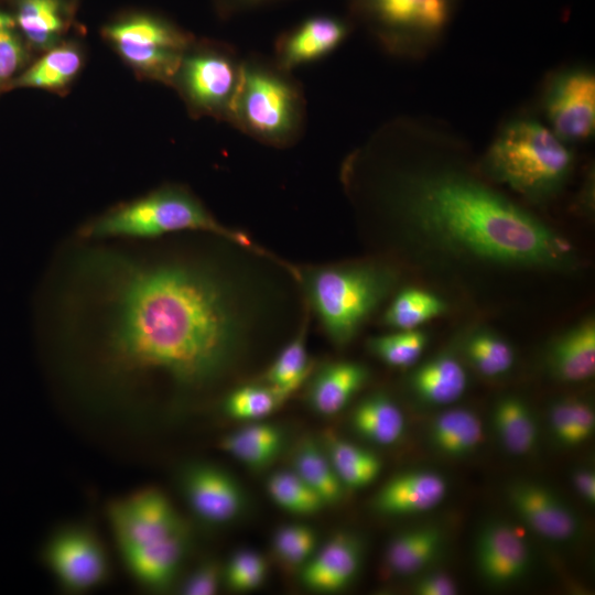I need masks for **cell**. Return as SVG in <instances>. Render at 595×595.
Segmentation results:
<instances>
[{
	"label": "cell",
	"instance_id": "cell-1",
	"mask_svg": "<svg viewBox=\"0 0 595 595\" xmlns=\"http://www.w3.org/2000/svg\"><path fill=\"white\" fill-rule=\"evenodd\" d=\"M99 328L101 367L118 382L164 377L201 388L230 365L244 320L231 288L197 263L108 258Z\"/></svg>",
	"mask_w": 595,
	"mask_h": 595
},
{
	"label": "cell",
	"instance_id": "cell-2",
	"mask_svg": "<svg viewBox=\"0 0 595 595\" xmlns=\"http://www.w3.org/2000/svg\"><path fill=\"white\" fill-rule=\"evenodd\" d=\"M387 174L376 188L381 206L425 249L502 268L565 271L576 264L564 237L472 175L441 167Z\"/></svg>",
	"mask_w": 595,
	"mask_h": 595
},
{
	"label": "cell",
	"instance_id": "cell-3",
	"mask_svg": "<svg viewBox=\"0 0 595 595\" xmlns=\"http://www.w3.org/2000/svg\"><path fill=\"white\" fill-rule=\"evenodd\" d=\"M108 521L132 577L153 591L176 576L187 547V530L166 495L144 487L111 500Z\"/></svg>",
	"mask_w": 595,
	"mask_h": 595
},
{
	"label": "cell",
	"instance_id": "cell-4",
	"mask_svg": "<svg viewBox=\"0 0 595 595\" xmlns=\"http://www.w3.org/2000/svg\"><path fill=\"white\" fill-rule=\"evenodd\" d=\"M227 121L263 144L292 147L305 129L306 100L302 85L273 58L249 54L242 57L239 85Z\"/></svg>",
	"mask_w": 595,
	"mask_h": 595
},
{
	"label": "cell",
	"instance_id": "cell-5",
	"mask_svg": "<svg viewBox=\"0 0 595 595\" xmlns=\"http://www.w3.org/2000/svg\"><path fill=\"white\" fill-rule=\"evenodd\" d=\"M550 128L530 119L506 125L488 148L483 170L522 196L541 202L567 181L573 153Z\"/></svg>",
	"mask_w": 595,
	"mask_h": 595
},
{
	"label": "cell",
	"instance_id": "cell-6",
	"mask_svg": "<svg viewBox=\"0 0 595 595\" xmlns=\"http://www.w3.org/2000/svg\"><path fill=\"white\" fill-rule=\"evenodd\" d=\"M205 231L258 249L242 232L219 224L202 202L182 185L167 184L120 203L85 223L84 239H153L178 231Z\"/></svg>",
	"mask_w": 595,
	"mask_h": 595
},
{
	"label": "cell",
	"instance_id": "cell-7",
	"mask_svg": "<svg viewBox=\"0 0 595 595\" xmlns=\"http://www.w3.org/2000/svg\"><path fill=\"white\" fill-rule=\"evenodd\" d=\"M394 282V272L377 263L316 268L304 278L309 300L337 345L355 337Z\"/></svg>",
	"mask_w": 595,
	"mask_h": 595
},
{
	"label": "cell",
	"instance_id": "cell-8",
	"mask_svg": "<svg viewBox=\"0 0 595 595\" xmlns=\"http://www.w3.org/2000/svg\"><path fill=\"white\" fill-rule=\"evenodd\" d=\"M242 57L231 45L196 40L183 53L173 86L191 115L228 120L241 73Z\"/></svg>",
	"mask_w": 595,
	"mask_h": 595
},
{
	"label": "cell",
	"instance_id": "cell-9",
	"mask_svg": "<svg viewBox=\"0 0 595 595\" xmlns=\"http://www.w3.org/2000/svg\"><path fill=\"white\" fill-rule=\"evenodd\" d=\"M102 35L137 75L166 85L194 40L171 21L148 13L120 18L105 26Z\"/></svg>",
	"mask_w": 595,
	"mask_h": 595
},
{
	"label": "cell",
	"instance_id": "cell-10",
	"mask_svg": "<svg viewBox=\"0 0 595 595\" xmlns=\"http://www.w3.org/2000/svg\"><path fill=\"white\" fill-rule=\"evenodd\" d=\"M351 14L393 53H404L441 35L455 0H348Z\"/></svg>",
	"mask_w": 595,
	"mask_h": 595
},
{
	"label": "cell",
	"instance_id": "cell-11",
	"mask_svg": "<svg viewBox=\"0 0 595 595\" xmlns=\"http://www.w3.org/2000/svg\"><path fill=\"white\" fill-rule=\"evenodd\" d=\"M43 561L58 585L69 593H85L100 586L108 577L107 553L90 530L67 526L47 540Z\"/></svg>",
	"mask_w": 595,
	"mask_h": 595
},
{
	"label": "cell",
	"instance_id": "cell-12",
	"mask_svg": "<svg viewBox=\"0 0 595 595\" xmlns=\"http://www.w3.org/2000/svg\"><path fill=\"white\" fill-rule=\"evenodd\" d=\"M544 110L551 130L564 142L588 139L595 127V77L584 68L559 74L549 85Z\"/></svg>",
	"mask_w": 595,
	"mask_h": 595
},
{
	"label": "cell",
	"instance_id": "cell-13",
	"mask_svg": "<svg viewBox=\"0 0 595 595\" xmlns=\"http://www.w3.org/2000/svg\"><path fill=\"white\" fill-rule=\"evenodd\" d=\"M507 499L518 517L537 534L553 542H571L581 533L577 513L544 485L518 480L509 485Z\"/></svg>",
	"mask_w": 595,
	"mask_h": 595
},
{
	"label": "cell",
	"instance_id": "cell-14",
	"mask_svg": "<svg viewBox=\"0 0 595 595\" xmlns=\"http://www.w3.org/2000/svg\"><path fill=\"white\" fill-rule=\"evenodd\" d=\"M350 32L349 21L332 14H314L279 34L273 61L292 72L317 62L338 48Z\"/></svg>",
	"mask_w": 595,
	"mask_h": 595
},
{
	"label": "cell",
	"instance_id": "cell-15",
	"mask_svg": "<svg viewBox=\"0 0 595 595\" xmlns=\"http://www.w3.org/2000/svg\"><path fill=\"white\" fill-rule=\"evenodd\" d=\"M475 558L480 575L496 586L520 580L531 561L527 542L504 521H490L482 527L476 538Z\"/></svg>",
	"mask_w": 595,
	"mask_h": 595
},
{
	"label": "cell",
	"instance_id": "cell-16",
	"mask_svg": "<svg viewBox=\"0 0 595 595\" xmlns=\"http://www.w3.org/2000/svg\"><path fill=\"white\" fill-rule=\"evenodd\" d=\"M182 489L193 512L208 523H224L241 509L242 494L232 477L209 464L188 466L182 475Z\"/></svg>",
	"mask_w": 595,
	"mask_h": 595
},
{
	"label": "cell",
	"instance_id": "cell-17",
	"mask_svg": "<svg viewBox=\"0 0 595 595\" xmlns=\"http://www.w3.org/2000/svg\"><path fill=\"white\" fill-rule=\"evenodd\" d=\"M446 493L447 483L441 474L410 470L390 479L376 495L374 506L383 515H418L440 505Z\"/></svg>",
	"mask_w": 595,
	"mask_h": 595
},
{
	"label": "cell",
	"instance_id": "cell-18",
	"mask_svg": "<svg viewBox=\"0 0 595 595\" xmlns=\"http://www.w3.org/2000/svg\"><path fill=\"white\" fill-rule=\"evenodd\" d=\"M360 563L361 548L358 540L351 534L339 533L307 562L302 580L315 591H340L355 578Z\"/></svg>",
	"mask_w": 595,
	"mask_h": 595
},
{
	"label": "cell",
	"instance_id": "cell-19",
	"mask_svg": "<svg viewBox=\"0 0 595 595\" xmlns=\"http://www.w3.org/2000/svg\"><path fill=\"white\" fill-rule=\"evenodd\" d=\"M548 365L564 382L587 380L595 372V324L586 318L559 336L551 345Z\"/></svg>",
	"mask_w": 595,
	"mask_h": 595
},
{
	"label": "cell",
	"instance_id": "cell-20",
	"mask_svg": "<svg viewBox=\"0 0 595 595\" xmlns=\"http://www.w3.org/2000/svg\"><path fill=\"white\" fill-rule=\"evenodd\" d=\"M84 65L82 48L74 42H60L25 67L11 86L29 87L52 93L65 91Z\"/></svg>",
	"mask_w": 595,
	"mask_h": 595
},
{
	"label": "cell",
	"instance_id": "cell-21",
	"mask_svg": "<svg viewBox=\"0 0 595 595\" xmlns=\"http://www.w3.org/2000/svg\"><path fill=\"white\" fill-rule=\"evenodd\" d=\"M467 374L461 361L450 353L425 361L412 374L410 383L416 397L432 405L451 404L467 388Z\"/></svg>",
	"mask_w": 595,
	"mask_h": 595
},
{
	"label": "cell",
	"instance_id": "cell-22",
	"mask_svg": "<svg viewBox=\"0 0 595 595\" xmlns=\"http://www.w3.org/2000/svg\"><path fill=\"white\" fill-rule=\"evenodd\" d=\"M367 378L368 371L360 364H331L316 375L311 385V404L323 415H334L347 405Z\"/></svg>",
	"mask_w": 595,
	"mask_h": 595
},
{
	"label": "cell",
	"instance_id": "cell-23",
	"mask_svg": "<svg viewBox=\"0 0 595 595\" xmlns=\"http://www.w3.org/2000/svg\"><path fill=\"white\" fill-rule=\"evenodd\" d=\"M443 536L433 526H422L397 534L388 544L385 565L398 576H409L424 570L441 551Z\"/></svg>",
	"mask_w": 595,
	"mask_h": 595
},
{
	"label": "cell",
	"instance_id": "cell-24",
	"mask_svg": "<svg viewBox=\"0 0 595 595\" xmlns=\"http://www.w3.org/2000/svg\"><path fill=\"white\" fill-rule=\"evenodd\" d=\"M429 437L435 450L450 457H464L476 451L484 439L482 421L469 409L453 408L431 422Z\"/></svg>",
	"mask_w": 595,
	"mask_h": 595
},
{
	"label": "cell",
	"instance_id": "cell-25",
	"mask_svg": "<svg viewBox=\"0 0 595 595\" xmlns=\"http://www.w3.org/2000/svg\"><path fill=\"white\" fill-rule=\"evenodd\" d=\"M14 20L26 42L41 51L60 43L67 23L60 0H19Z\"/></svg>",
	"mask_w": 595,
	"mask_h": 595
},
{
	"label": "cell",
	"instance_id": "cell-26",
	"mask_svg": "<svg viewBox=\"0 0 595 595\" xmlns=\"http://www.w3.org/2000/svg\"><path fill=\"white\" fill-rule=\"evenodd\" d=\"M351 423L363 437L379 445L397 443L405 431L402 411L381 393L363 400L354 410Z\"/></svg>",
	"mask_w": 595,
	"mask_h": 595
},
{
	"label": "cell",
	"instance_id": "cell-27",
	"mask_svg": "<svg viewBox=\"0 0 595 595\" xmlns=\"http://www.w3.org/2000/svg\"><path fill=\"white\" fill-rule=\"evenodd\" d=\"M493 423L498 440L509 453L524 455L534 448L538 442L537 422L521 399H500L494 408Z\"/></svg>",
	"mask_w": 595,
	"mask_h": 595
},
{
	"label": "cell",
	"instance_id": "cell-28",
	"mask_svg": "<svg viewBox=\"0 0 595 595\" xmlns=\"http://www.w3.org/2000/svg\"><path fill=\"white\" fill-rule=\"evenodd\" d=\"M327 456L345 487L355 489L372 483L381 472L380 458L333 434L326 439Z\"/></svg>",
	"mask_w": 595,
	"mask_h": 595
},
{
	"label": "cell",
	"instance_id": "cell-29",
	"mask_svg": "<svg viewBox=\"0 0 595 595\" xmlns=\"http://www.w3.org/2000/svg\"><path fill=\"white\" fill-rule=\"evenodd\" d=\"M282 443L281 432L268 424H250L227 435L220 446L250 467H263L277 456Z\"/></svg>",
	"mask_w": 595,
	"mask_h": 595
},
{
	"label": "cell",
	"instance_id": "cell-30",
	"mask_svg": "<svg viewBox=\"0 0 595 595\" xmlns=\"http://www.w3.org/2000/svg\"><path fill=\"white\" fill-rule=\"evenodd\" d=\"M294 473L298 474L325 504L337 502L345 486L339 480L327 456L312 441H304L293 457Z\"/></svg>",
	"mask_w": 595,
	"mask_h": 595
},
{
	"label": "cell",
	"instance_id": "cell-31",
	"mask_svg": "<svg viewBox=\"0 0 595 595\" xmlns=\"http://www.w3.org/2000/svg\"><path fill=\"white\" fill-rule=\"evenodd\" d=\"M445 311L446 303L440 296L425 290L409 288L393 299L383 320L393 328L415 329Z\"/></svg>",
	"mask_w": 595,
	"mask_h": 595
},
{
	"label": "cell",
	"instance_id": "cell-32",
	"mask_svg": "<svg viewBox=\"0 0 595 595\" xmlns=\"http://www.w3.org/2000/svg\"><path fill=\"white\" fill-rule=\"evenodd\" d=\"M465 354L469 364L486 377L506 374L515 361L509 343L488 331L473 333L465 343Z\"/></svg>",
	"mask_w": 595,
	"mask_h": 595
},
{
	"label": "cell",
	"instance_id": "cell-33",
	"mask_svg": "<svg viewBox=\"0 0 595 595\" xmlns=\"http://www.w3.org/2000/svg\"><path fill=\"white\" fill-rule=\"evenodd\" d=\"M267 489L277 505L296 515L315 513L325 505L323 499L293 470L272 474L267 482Z\"/></svg>",
	"mask_w": 595,
	"mask_h": 595
},
{
	"label": "cell",
	"instance_id": "cell-34",
	"mask_svg": "<svg viewBox=\"0 0 595 595\" xmlns=\"http://www.w3.org/2000/svg\"><path fill=\"white\" fill-rule=\"evenodd\" d=\"M305 333L295 336L278 355L266 374L267 382L292 394L309 375L310 365L305 347Z\"/></svg>",
	"mask_w": 595,
	"mask_h": 595
},
{
	"label": "cell",
	"instance_id": "cell-35",
	"mask_svg": "<svg viewBox=\"0 0 595 595\" xmlns=\"http://www.w3.org/2000/svg\"><path fill=\"white\" fill-rule=\"evenodd\" d=\"M290 396L272 386H244L232 391L225 401L228 415L240 420H256L275 411Z\"/></svg>",
	"mask_w": 595,
	"mask_h": 595
},
{
	"label": "cell",
	"instance_id": "cell-36",
	"mask_svg": "<svg viewBox=\"0 0 595 595\" xmlns=\"http://www.w3.org/2000/svg\"><path fill=\"white\" fill-rule=\"evenodd\" d=\"M426 343L428 337L424 332L416 328L400 329V332L370 339L369 348L387 365L408 367L420 358Z\"/></svg>",
	"mask_w": 595,
	"mask_h": 595
},
{
	"label": "cell",
	"instance_id": "cell-37",
	"mask_svg": "<svg viewBox=\"0 0 595 595\" xmlns=\"http://www.w3.org/2000/svg\"><path fill=\"white\" fill-rule=\"evenodd\" d=\"M29 61L15 20L0 11V89L11 86Z\"/></svg>",
	"mask_w": 595,
	"mask_h": 595
},
{
	"label": "cell",
	"instance_id": "cell-38",
	"mask_svg": "<svg viewBox=\"0 0 595 595\" xmlns=\"http://www.w3.org/2000/svg\"><path fill=\"white\" fill-rule=\"evenodd\" d=\"M315 542V534L310 528L290 524L277 531L273 538V550L283 563L293 566L310 558Z\"/></svg>",
	"mask_w": 595,
	"mask_h": 595
},
{
	"label": "cell",
	"instance_id": "cell-39",
	"mask_svg": "<svg viewBox=\"0 0 595 595\" xmlns=\"http://www.w3.org/2000/svg\"><path fill=\"white\" fill-rule=\"evenodd\" d=\"M267 566L263 558L255 551L242 550L229 561L226 575L229 586L236 591H251L264 580Z\"/></svg>",
	"mask_w": 595,
	"mask_h": 595
},
{
	"label": "cell",
	"instance_id": "cell-40",
	"mask_svg": "<svg viewBox=\"0 0 595 595\" xmlns=\"http://www.w3.org/2000/svg\"><path fill=\"white\" fill-rule=\"evenodd\" d=\"M220 572L215 562L208 561L195 569L183 583L186 595H213L219 585Z\"/></svg>",
	"mask_w": 595,
	"mask_h": 595
},
{
	"label": "cell",
	"instance_id": "cell-41",
	"mask_svg": "<svg viewBox=\"0 0 595 595\" xmlns=\"http://www.w3.org/2000/svg\"><path fill=\"white\" fill-rule=\"evenodd\" d=\"M551 431L559 443L564 446L573 444L572 399L555 401L549 410Z\"/></svg>",
	"mask_w": 595,
	"mask_h": 595
},
{
	"label": "cell",
	"instance_id": "cell-42",
	"mask_svg": "<svg viewBox=\"0 0 595 595\" xmlns=\"http://www.w3.org/2000/svg\"><path fill=\"white\" fill-rule=\"evenodd\" d=\"M573 419V444L580 445L587 441L594 433L595 413L591 403L572 399Z\"/></svg>",
	"mask_w": 595,
	"mask_h": 595
},
{
	"label": "cell",
	"instance_id": "cell-43",
	"mask_svg": "<svg viewBox=\"0 0 595 595\" xmlns=\"http://www.w3.org/2000/svg\"><path fill=\"white\" fill-rule=\"evenodd\" d=\"M413 591L418 595H455L458 592L455 581L444 572L422 575L415 582Z\"/></svg>",
	"mask_w": 595,
	"mask_h": 595
},
{
	"label": "cell",
	"instance_id": "cell-44",
	"mask_svg": "<svg viewBox=\"0 0 595 595\" xmlns=\"http://www.w3.org/2000/svg\"><path fill=\"white\" fill-rule=\"evenodd\" d=\"M572 482L577 494L589 505L595 502V474L588 467L576 468Z\"/></svg>",
	"mask_w": 595,
	"mask_h": 595
},
{
	"label": "cell",
	"instance_id": "cell-45",
	"mask_svg": "<svg viewBox=\"0 0 595 595\" xmlns=\"http://www.w3.org/2000/svg\"><path fill=\"white\" fill-rule=\"evenodd\" d=\"M281 0H216L218 12L224 18L263 7Z\"/></svg>",
	"mask_w": 595,
	"mask_h": 595
}]
</instances>
